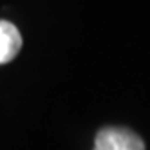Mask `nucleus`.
<instances>
[{
	"instance_id": "f257e3e1",
	"label": "nucleus",
	"mask_w": 150,
	"mask_h": 150,
	"mask_svg": "<svg viewBox=\"0 0 150 150\" xmlns=\"http://www.w3.org/2000/svg\"><path fill=\"white\" fill-rule=\"evenodd\" d=\"M92 150H145V143L128 128L105 127L96 134Z\"/></svg>"
},
{
	"instance_id": "f03ea898",
	"label": "nucleus",
	"mask_w": 150,
	"mask_h": 150,
	"mask_svg": "<svg viewBox=\"0 0 150 150\" xmlns=\"http://www.w3.org/2000/svg\"><path fill=\"white\" fill-rule=\"evenodd\" d=\"M20 47H22L20 31L11 22L0 20V65L11 62L18 54Z\"/></svg>"
}]
</instances>
